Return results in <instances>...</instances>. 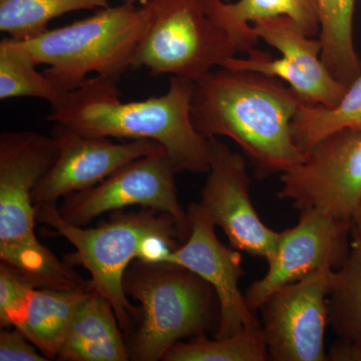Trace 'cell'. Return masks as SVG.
<instances>
[{
  "instance_id": "6da1fadb",
  "label": "cell",
  "mask_w": 361,
  "mask_h": 361,
  "mask_svg": "<svg viewBox=\"0 0 361 361\" xmlns=\"http://www.w3.org/2000/svg\"><path fill=\"white\" fill-rule=\"evenodd\" d=\"M305 102L281 80L264 73L220 68L195 82L191 118L207 137L238 145L256 179L282 175L303 161L292 121Z\"/></svg>"
},
{
  "instance_id": "7a4b0ae2",
  "label": "cell",
  "mask_w": 361,
  "mask_h": 361,
  "mask_svg": "<svg viewBox=\"0 0 361 361\" xmlns=\"http://www.w3.org/2000/svg\"><path fill=\"white\" fill-rule=\"evenodd\" d=\"M118 82L101 75L87 78L51 104L47 120L90 137L158 142L178 173L207 174L210 141L197 132L191 118L195 82L170 77L163 96L123 103Z\"/></svg>"
},
{
  "instance_id": "3957f363",
  "label": "cell",
  "mask_w": 361,
  "mask_h": 361,
  "mask_svg": "<svg viewBox=\"0 0 361 361\" xmlns=\"http://www.w3.org/2000/svg\"><path fill=\"white\" fill-rule=\"evenodd\" d=\"M58 152L51 135L30 130L0 135V259L35 288H92L90 280L59 260L35 232L33 190L54 165Z\"/></svg>"
},
{
  "instance_id": "277c9868",
  "label": "cell",
  "mask_w": 361,
  "mask_h": 361,
  "mask_svg": "<svg viewBox=\"0 0 361 361\" xmlns=\"http://www.w3.org/2000/svg\"><path fill=\"white\" fill-rule=\"evenodd\" d=\"M123 284L126 295L139 303L126 339L130 360H163L178 342L217 334L221 317L217 294L187 268L134 260Z\"/></svg>"
},
{
  "instance_id": "5b68a950",
  "label": "cell",
  "mask_w": 361,
  "mask_h": 361,
  "mask_svg": "<svg viewBox=\"0 0 361 361\" xmlns=\"http://www.w3.org/2000/svg\"><path fill=\"white\" fill-rule=\"evenodd\" d=\"M151 18L149 1L142 6L123 2L23 42L37 65L47 66L45 77L65 94L92 73L121 80L134 66Z\"/></svg>"
},
{
  "instance_id": "8992f818",
  "label": "cell",
  "mask_w": 361,
  "mask_h": 361,
  "mask_svg": "<svg viewBox=\"0 0 361 361\" xmlns=\"http://www.w3.org/2000/svg\"><path fill=\"white\" fill-rule=\"evenodd\" d=\"M35 207L37 222L49 226L75 247V251L66 256V262L89 271L90 286L110 301L121 329L128 334L137 306L130 303L123 291L126 271L152 237H171L180 242L172 216L152 209L130 213L120 210L111 215L109 222L85 229L63 219L58 206Z\"/></svg>"
},
{
  "instance_id": "52a82bcc",
  "label": "cell",
  "mask_w": 361,
  "mask_h": 361,
  "mask_svg": "<svg viewBox=\"0 0 361 361\" xmlns=\"http://www.w3.org/2000/svg\"><path fill=\"white\" fill-rule=\"evenodd\" d=\"M151 23L133 68L154 77L170 75L197 82L214 68L243 54L241 47L211 16L208 0H148Z\"/></svg>"
},
{
  "instance_id": "ba28073f",
  "label": "cell",
  "mask_w": 361,
  "mask_h": 361,
  "mask_svg": "<svg viewBox=\"0 0 361 361\" xmlns=\"http://www.w3.org/2000/svg\"><path fill=\"white\" fill-rule=\"evenodd\" d=\"M177 174L167 152L160 147L126 164L96 186L66 196L58 206L59 215L71 224L85 226L104 213L142 206L172 216L184 243L191 225L178 199Z\"/></svg>"
},
{
  "instance_id": "9c48e42d",
  "label": "cell",
  "mask_w": 361,
  "mask_h": 361,
  "mask_svg": "<svg viewBox=\"0 0 361 361\" xmlns=\"http://www.w3.org/2000/svg\"><path fill=\"white\" fill-rule=\"evenodd\" d=\"M280 180L278 198L296 210L317 209L351 222L361 199V132L346 129L325 137Z\"/></svg>"
},
{
  "instance_id": "30bf717a",
  "label": "cell",
  "mask_w": 361,
  "mask_h": 361,
  "mask_svg": "<svg viewBox=\"0 0 361 361\" xmlns=\"http://www.w3.org/2000/svg\"><path fill=\"white\" fill-rule=\"evenodd\" d=\"M334 270L312 273L270 294L258 311L268 360L326 361L324 334L329 323Z\"/></svg>"
},
{
  "instance_id": "8fae6325",
  "label": "cell",
  "mask_w": 361,
  "mask_h": 361,
  "mask_svg": "<svg viewBox=\"0 0 361 361\" xmlns=\"http://www.w3.org/2000/svg\"><path fill=\"white\" fill-rule=\"evenodd\" d=\"M258 39L281 52L273 59L267 52L253 49L246 59H230L223 68L257 71L281 80L295 90L305 103L336 106L348 87L327 70L322 59L320 39L307 37L288 16L259 20L252 25Z\"/></svg>"
},
{
  "instance_id": "7c38bea8",
  "label": "cell",
  "mask_w": 361,
  "mask_h": 361,
  "mask_svg": "<svg viewBox=\"0 0 361 361\" xmlns=\"http://www.w3.org/2000/svg\"><path fill=\"white\" fill-rule=\"evenodd\" d=\"M299 212L298 223L279 232L264 277L254 281L244 293L247 305L254 312L280 287L317 271H336L348 257L351 222L336 219L317 209Z\"/></svg>"
},
{
  "instance_id": "4fadbf2b",
  "label": "cell",
  "mask_w": 361,
  "mask_h": 361,
  "mask_svg": "<svg viewBox=\"0 0 361 361\" xmlns=\"http://www.w3.org/2000/svg\"><path fill=\"white\" fill-rule=\"evenodd\" d=\"M210 169L199 205L224 231L230 246L253 257H272L279 232L259 217L250 198L251 178L245 156L217 137H209Z\"/></svg>"
},
{
  "instance_id": "5bb4252c",
  "label": "cell",
  "mask_w": 361,
  "mask_h": 361,
  "mask_svg": "<svg viewBox=\"0 0 361 361\" xmlns=\"http://www.w3.org/2000/svg\"><path fill=\"white\" fill-rule=\"evenodd\" d=\"M51 135L58 144L54 165L33 190V205L58 206L68 195L96 186L129 161L153 153L161 145L149 140L114 142L54 123Z\"/></svg>"
},
{
  "instance_id": "9a60e30c",
  "label": "cell",
  "mask_w": 361,
  "mask_h": 361,
  "mask_svg": "<svg viewBox=\"0 0 361 361\" xmlns=\"http://www.w3.org/2000/svg\"><path fill=\"white\" fill-rule=\"evenodd\" d=\"M191 231L184 243L169 255L166 262L187 268L213 287L220 303L219 329L215 337L236 334L246 326L260 325L256 312L247 305L239 288L244 276L239 250L226 246L216 235L212 220L199 203L188 208Z\"/></svg>"
},
{
  "instance_id": "2e32d148",
  "label": "cell",
  "mask_w": 361,
  "mask_h": 361,
  "mask_svg": "<svg viewBox=\"0 0 361 361\" xmlns=\"http://www.w3.org/2000/svg\"><path fill=\"white\" fill-rule=\"evenodd\" d=\"M122 331L110 301L92 289L73 315L56 360H130Z\"/></svg>"
},
{
  "instance_id": "e0dca14e",
  "label": "cell",
  "mask_w": 361,
  "mask_h": 361,
  "mask_svg": "<svg viewBox=\"0 0 361 361\" xmlns=\"http://www.w3.org/2000/svg\"><path fill=\"white\" fill-rule=\"evenodd\" d=\"M211 16L234 37L243 54L256 49L258 37L252 30L255 21L273 16H288L307 37L319 35L317 0H208Z\"/></svg>"
},
{
  "instance_id": "ac0fdd59",
  "label": "cell",
  "mask_w": 361,
  "mask_h": 361,
  "mask_svg": "<svg viewBox=\"0 0 361 361\" xmlns=\"http://www.w3.org/2000/svg\"><path fill=\"white\" fill-rule=\"evenodd\" d=\"M92 288H35L18 329L47 360H56L73 315Z\"/></svg>"
},
{
  "instance_id": "d6986e66",
  "label": "cell",
  "mask_w": 361,
  "mask_h": 361,
  "mask_svg": "<svg viewBox=\"0 0 361 361\" xmlns=\"http://www.w3.org/2000/svg\"><path fill=\"white\" fill-rule=\"evenodd\" d=\"M317 4L323 63L348 87L361 75V59L353 40L355 0H317Z\"/></svg>"
},
{
  "instance_id": "ffe728a7",
  "label": "cell",
  "mask_w": 361,
  "mask_h": 361,
  "mask_svg": "<svg viewBox=\"0 0 361 361\" xmlns=\"http://www.w3.org/2000/svg\"><path fill=\"white\" fill-rule=\"evenodd\" d=\"M294 142L305 155L315 145L342 130L361 132V75L336 106L303 103L292 121Z\"/></svg>"
},
{
  "instance_id": "44dd1931",
  "label": "cell",
  "mask_w": 361,
  "mask_h": 361,
  "mask_svg": "<svg viewBox=\"0 0 361 361\" xmlns=\"http://www.w3.org/2000/svg\"><path fill=\"white\" fill-rule=\"evenodd\" d=\"M327 306L338 339L361 344V236H353L348 257L332 272Z\"/></svg>"
},
{
  "instance_id": "7402d4cb",
  "label": "cell",
  "mask_w": 361,
  "mask_h": 361,
  "mask_svg": "<svg viewBox=\"0 0 361 361\" xmlns=\"http://www.w3.org/2000/svg\"><path fill=\"white\" fill-rule=\"evenodd\" d=\"M109 6L110 0H0V30L13 39L30 40L63 14Z\"/></svg>"
},
{
  "instance_id": "603a6c76",
  "label": "cell",
  "mask_w": 361,
  "mask_h": 361,
  "mask_svg": "<svg viewBox=\"0 0 361 361\" xmlns=\"http://www.w3.org/2000/svg\"><path fill=\"white\" fill-rule=\"evenodd\" d=\"M23 40L4 37L0 42V99L35 97L51 104L63 96L44 73Z\"/></svg>"
},
{
  "instance_id": "cb8c5ba5",
  "label": "cell",
  "mask_w": 361,
  "mask_h": 361,
  "mask_svg": "<svg viewBox=\"0 0 361 361\" xmlns=\"http://www.w3.org/2000/svg\"><path fill=\"white\" fill-rule=\"evenodd\" d=\"M267 348L260 325L243 327L226 337H196L174 344L163 361H265Z\"/></svg>"
},
{
  "instance_id": "d4e9b609",
  "label": "cell",
  "mask_w": 361,
  "mask_h": 361,
  "mask_svg": "<svg viewBox=\"0 0 361 361\" xmlns=\"http://www.w3.org/2000/svg\"><path fill=\"white\" fill-rule=\"evenodd\" d=\"M35 285L6 262L0 263V326H20Z\"/></svg>"
},
{
  "instance_id": "484cf974",
  "label": "cell",
  "mask_w": 361,
  "mask_h": 361,
  "mask_svg": "<svg viewBox=\"0 0 361 361\" xmlns=\"http://www.w3.org/2000/svg\"><path fill=\"white\" fill-rule=\"evenodd\" d=\"M39 348L18 327L0 332V361H47Z\"/></svg>"
},
{
  "instance_id": "4316f807",
  "label": "cell",
  "mask_w": 361,
  "mask_h": 361,
  "mask_svg": "<svg viewBox=\"0 0 361 361\" xmlns=\"http://www.w3.org/2000/svg\"><path fill=\"white\" fill-rule=\"evenodd\" d=\"M327 360L332 361H361V344L337 339L329 353Z\"/></svg>"
},
{
  "instance_id": "83f0119b",
  "label": "cell",
  "mask_w": 361,
  "mask_h": 361,
  "mask_svg": "<svg viewBox=\"0 0 361 361\" xmlns=\"http://www.w3.org/2000/svg\"><path fill=\"white\" fill-rule=\"evenodd\" d=\"M351 224V236H361V199L353 213Z\"/></svg>"
},
{
  "instance_id": "f1b7e54d",
  "label": "cell",
  "mask_w": 361,
  "mask_h": 361,
  "mask_svg": "<svg viewBox=\"0 0 361 361\" xmlns=\"http://www.w3.org/2000/svg\"><path fill=\"white\" fill-rule=\"evenodd\" d=\"M135 1H137V0H125L126 4H135Z\"/></svg>"
}]
</instances>
